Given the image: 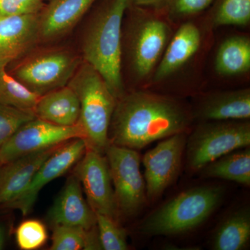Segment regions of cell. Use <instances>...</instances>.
<instances>
[{
	"mask_svg": "<svg viewBox=\"0 0 250 250\" xmlns=\"http://www.w3.org/2000/svg\"><path fill=\"white\" fill-rule=\"evenodd\" d=\"M195 121L182 98L148 89H133L117 100L108 139L116 146L141 149L174 134L187 133Z\"/></svg>",
	"mask_w": 250,
	"mask_h": 250,
	"instance_id": "1",
	"label": "cell"
},
{
	"mask_svg": "<svg viewBox=\"0 0 250 250\" xmlns=\"http://www.w3.org/2000/svg\"><path fill=\"white\" fill-rule=\"evenodd\" d=\"M213 31L204 14L177 26L146 89L182 98L198 93L197 79L214 40Z\"/></svg>",
	"mask_w": 250,
	"mask_h": 250,
	"instance_id": "2",
	"label": "cell"
},
{
	"mask_svg": "<svg viewBox=\"0 0 250 250\" xmlns=\"http://www.w3.org/2000/svg\"><path fill=\"white\" fill-rule=\"evenodd\" d=\"M125 18L122 62H126L131 90L146 89L177 27L162 11L132 2Z\"/></svg>",
	"mask_w": 250,
	"mask_h": 250,
	"instance_id": "3",
	"label": "cell"
},
{
	"mask_svg": "<svg viewBox=\"0 0 250 250\" xmlns=\"http://www.w3.org/2000/svg\"><path fill=\"white\" fill-rule=\"evenodd\" d=\"M83 41V57L100 73L116 100L125 93L122 34L132 0H98Z\"/></svg>",
	"mask_w": 250,
	"mask_h": 250,
	"instance_id": "4",
	"label": "cell"
},
{
	"mask_svg": "<svg viewBox=\"0 0 250 250\" xmlns=\"http://www.w3.org/2000/svg\"><path fill=\"white\" fill-rule=\"evenodd\" d=\"M69 85L80 103V123L87 147L104 154L109 145L108 131L116 98L103 77L88 62L77 68Z\"/></svg>",
	"mask_w": 250,
	"mask_h": 250,
	"instance_id": "5",
	"label": "cell"
},
{
	"mask_svg": "<svg viewBox=\"0 0 250 250\" xmlns=\"http://www.w3.org/2000/svg\"><path fill=\"white\" fill-rule=\"evenodd\" d=\"M215 186L195 187L179 193L147 217L141 232L149 236H171L197 228L214 211L223 196Z\"/></svg>",
	"mask_w": 250,
	"mask_h": 250,
	"instance_id": "6",
	"label": "cell"
},
{
	"mask_svg": "<svg viewBox=\"0 0 250 250\" xmlns=\"http://www.w3.org/2000/svg\"><path fill=\"white\" fill-rule=\"evenodd\" d=\"M248 121L201 122L187 139L188 166L192 171L241 148L250 147Z\"/></svg>",
	"mask_w": 250,
	"mask_h": 250,
	"instance_id": "7",
	"label": "cell"
},
{
	"mask_svg": "<svg viewBox=\"0 0 250 250\" xmlns=\"http://www.w3.org/2000/svg\"><path fill=\"white\" fill-rule=\"evenodd\" d=\"M104 154L119 213L133 216L143 208L147 199L146 182L140 170L141 156L136 149L111 143Z\"/></svg>",
	"mask_w": 250,
	"mask_h": 250,
	"instance_id": "8",
	"label": "cell"
},
{
	"mask_svg": "<svg viewBox=\"0 0 250 250\" xmlns=\"http://www.w3.org/2000/svg\"><path fill=\"white\" fill-rule=\"evenodd\" d=\"M79 138L84 139L80 123L74 126H59L34 118L22 125L0 147V166Z\"/></svg>",
	"mask_w": 250,
	"mask_h": 250,
	"instance_id": "9",
	"label": "cell"
},
{
	"mask_svg": "<svg viewBox=\"0 0 250 250\" xmlns=\"http://www.w3.org/2000/svg\"><path fill=\"white\" fill-rule=\"evenodd\" d=\"M77 164L74 174L80 180L92 209L118 222L119 210L106 156L86 147Z\"/></svg>",
	"mask_w": 250,
	"mask_h": 250,
	"instance_id": "10",
	"label": "cell"
},
{
	"mask_svg": "<svg viewBox=\"0 0 250 250\" xmlns=\"http://www.w3.org/2000/svg\"><path fill=\"white\" fill-rule=\"evenodd\" d=\"M77 67V59L68 52H48L23 62L13 76L41 96L66 84Z\"/></svg>",
	"mask_w": 250,
	"mask_h": 250,
	"instance_id": "11",
	"label": "cell"
},
{
	"mask_svg": "<svg viewBox=\"0 0 250 250\" xmlns=\"http://www.w3.org/2000/svg\"><path fill=\"white\" fill-rule=\"evenodd\" d=\"M187 133L167 137L143 158L146 196L156 200L178 175L187 145Z\"/></svg>",
	"mask_w": 250,
	"mask_h": 250,
	"instance_id": "12",
	"label": "cell"
},
{
	"mask_svg": "<svg viewBox=\"0 0 250 250\" xmlns=\"http://www.w3.org/2000/svg\"><path fill=\"white\" fill-rule=\"evenodd\" d=\"M87 146L83 139H75L63 143L39 167L26 190L4 208L19 210L27 215L45 186L66 173L83 156Z\"/></svg>",
	"mask_w": 250,
	"mask_h": 250,
	"instance_id": "13",
	"label": "cell"
},
{
	"mask_svg": "<svg viewBox=\"0 0 250 250\" xmlns=\"http://www.w3.org/2000/svg\"><path fill=\"white\" fill-rule=\"evenodd\" d=\"M191 106L194 119L200 122L248 121L250 118V89L216 90L197 93Z\"/></svg>",
	"mask_w": 250,
	"mask_h": 250,
	"instance_id": "14",
	"label": "cell"
},
{
	"mask_svg": "<svg viewBox=\"0 0 250 250\" xmlns=\"http://www.w3.org/2000/svg\"><path fill=\"white\" fill-rule=\"evenodd\" d=\"M52 228L58 225L89 229L96 225V215L83 197L80 180L74 174L66 184L47 215Z\"/></svg>",
	"mask_w": 250,
	"mask_h": 250,
	"instance_id": "15",
	"label": "cell"
},
{
	"mask_svg": "<svg viewBox=\"0 0 250 250\" xmlns=\"http://www.w3.org/2000/svg\"><path fill=\"white\" fill-rule=\"evenodd\" d=\"M61 146L32 153L0 166V207L4 208L26 190L44 161Z\"/></svg>",
	"mask_w": 250,
	"mask_h": 250,
	"instance_id": "16",
	"label": "cell"
},
{
	"mask_svg": "<svg viewBox=\"0 0 250 250\" xmlns=\"http://www.w3.org/2000/svg\"><path fill=\"white\" fill-rule=\"evenodd\" d=\"M97 0H49L39 14V37L51 40L65 34Z\"/></svg>",
	"mask_w": 250,
	"mask_h": 250,
	"instance_id": "17",
	"label": "cell"
},
{
	"mask_svg": "<svg viewBox=\"0 0 250 250\" xmlns=\"http://www.w3.org/2000/svg\"><path fill=\"white\" fill-rule=\"evenodd\" d=\"M39 14L0 17V62L17 58L39 37Z\"/></svg>",
	"mask_w": 250,
	"mask_h": 250,
	"instance_id": "18",
	"label": "cell"
},
{
	"mask_svg": "<svg viewBox=\"0 0 250 250\" xmlns=\"http://www.w3.org/2000/svg\"><path fill=\"white\" fill-rule=\"evenodd\" d=\"M34 112L42 121L59 126H74L80 121V100L70 85H64L41 95Z\"/></svg>",
	"mask_w": 250,
	"mask_h": 250,
	"instance_id": "19",
	"label": "cell"
},
{
	"mask_svg": "<svg viewBox=\"0 0 250 250\" xmlns=\"http://www.w3.org/2000/svg\"><path fill=\"white\" fill-rule=\"evenodd\" d=\"M213 67L215 73L223 78H236L249 75L250 36L233 34L222 41L215 53Z\"/></svg>",
	"mask_w": 250,
	"mask_h": 250,
	"instance_id": "20",
	"label": "cell"
},
{
	"mask_svg": "<svg viewBox=\"0 0 250 250\" xmlns=\"http://www.w3.org/2000/svg\"><path fill=\"white\" fill-rule=\"evenodd\" d=\"M233 151L212 161L202 169L206 178L225 179L246 187L250 186V149Z\"/></svg>",
	"mask_w": 250,
	"mask_h": 250,
	"instance_id": "21",
	"label": "cell"
},
{
	"mask_svg": "<svg viewBox=\"0 0 250 250\" xmlns=\"http://www.w3.org/2000/svg\"><path fill=\"white\" fill-rule=\"evenodd\" d=\"M250 240V212L248 207L230 215L220 225L215 235L213 249L241 250Z\"/></svg>",
	"mask_w": 250,
	"mask_h": 250,
	"instance_id": "22",
	"label": "cell"
},
{
	"mask_svg": "<svg viewBox=\"0 0 250 250\" xmlns=\"http://www.w3.org/2000/svg\"><path fill=\"white\" fill-rule=\"evenodd\" d=\"M204 15L214 30L226 26L247 27L250 24V0H214Z\"/></svg>",
	"mask_w": 250,
	"mask_h": 250,
	"instance_id": "23",
	"label": "cell"
},
{
	"mask_svg": "<svg viewBox=\"0 0 250 250\" xmlns=\"http://www.w3.org/2000/svg\"><path fill=\"white\" fill-rule=\"evenodd\" d=\"M6 62H0V104L34 111L40 95L29 90L6 71Z\"/></svg>",
	"mask_w": 250,
	"mask_h": 250,
	"instance_id": "24",
	"label": "cell"
},
{
	"mask_svg": "<svg viewBox=\"0 0 250 250\" xmlns=\"http://www.w3.org/2000/svg\"><path fill=\"white\" fill-rule=\"evenodd\" d=\"M214 0H167L161 11L177 27L180 23L205 14Z\"/></svg>",
	"mask_w": 250,
	"mask_h": 250,
	"instance_id": "25",
	"label": "cell"
},
{
	"mask_svg": "<svg viewBox=\"0 0 250 250\" xmlns=\"http://www.w3.org/2000/svg\"><path fill=\"white\" fill-rule=\"evenodd\" d=\"M96 225L102 248L104 250L128 249L126 233L118 222L107 215L95 213Z\"/></svg>",
	"mask_w": 250,
	"mask_h": 250,
	"instance_id": "26",
	"label": "cell"
},
{
	"mask_svg": "<svg viewBox=\"0 0 250 250\" xmlns=\"http://www.w3.org/2000/svg\"><path fill=\"white\" fill-rule=\"evenodd\" d=\"M47 237L45 225L35 219L23 221L16 230V243L22 250L39 249L45 245Z\"/></svg>",
	"mask_w": 250,
	"mask_h": 250,
	"instance_id": "27",
	"label": "cell"
},
{
	"mask_svg": "<svg viewBox=\"0 0 250 250\" xmlns=\"http://www.w3.org/2000/svg\"><path fill=\"white\" fill-rule=\"evenodd\" d=\"M36 118L34 111L0 104V147L22 125Z\"/></svg>",
	"mask_w": 250,
	"mask_h": 250,
	"instance_id": "28",
	"label": "cell"
},
{
	"mask_svg": "<svg viewBox=\"0 0 250 250\" xmlns=\"http://www.w3.org/2000/svg\"><path fill=\"white\" fill-rule=\"evenodd\" d=\"M85 229L80 227L58 225L53 227L52 250H83L85 244Z\"/></svg>",
	"mask_w": 250,
	"mask_h": 250,
	"instance_id": "29",
	"label": "cell"
},
{
	"mask_svg": "<svg viewBox=\"0 0 250 250\" xmlns=\"http://www.w3.org/2000/svg\"><path fill=\"white\" fill-rule=\"evenodd\" d=\"M44 6L42 0H0V17L39 14Z\"/></svg>",
	"mask_w": 250,
	"mask_h": 250,
	"instance_id": "30",
	"label": "cell"
},
{
	"mask_svg": "<svg viewBox=\"0 0 250 250\" xmlns=\"http://www.w3.org/2000/svg\"><path fill=\"white\" fill-rule=\"evenodd\" d=\"M167 0H132L133 4L143 7L161 11L165 6Z\"/></svg>",
	"mask_w": 250,
	"mask_h": 250,
	"instance_id": "31",
	"label": "cell"
},
{
	"mask_svg": "<svg viewBox=\"0 0 250 250\" xmlns=\"http://www.w3.org/2000/svg\"><path fill=\"white\" fill-rule=\"evenodd\" d=\"M5 238H6V231L4 228L0 225V250L2 249L4 247Z\"/></svg>",
	"mask_w": 250,
	"mask_h": 250,
	"instance_id": "32",
	"label": "cell"
},
{
	"mask_svg": "<svg viewBox=\"0 0 250 250\" xmlns=\"http://www.w3.org/2000/svg\"><path fill=\"white\" fill-rule=\"evenodd\" d=\"M42 1H45V0H42Z\"/></svg>",
	"mask_w": 250,
	"mask_h": 250,
	"instance_id": "33",
	"label": "cell"
}]
</instances>
